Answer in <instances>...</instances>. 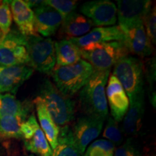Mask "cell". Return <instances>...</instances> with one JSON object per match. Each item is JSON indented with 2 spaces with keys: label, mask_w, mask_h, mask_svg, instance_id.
Wrapping results in <instances>:
<instances>
[{
  "label": "cell",
  "mask_w": 156,
  "mask_h": 156,
  "mask_svg": "<svg viewBox=\"0 0 156 156\" xmlns=\"http://www.w3.org/2000/svg\"><path fill=\"white\" fill-rule=\"evenodd\" d=\"M93 68L90 64L80 59L73 64L56 67L51 75L56 87L68 98L80 90L92 75Z\"/></svg>",
  "instance_id": "obj_3"
},
{
  "label": "cell",
  "mask_w": 156,
  "mask_h": 156,
  "mask_svg": "<svg viewBox=\"0 0 156 156\" xmlns=\"http://www.w3.org/2000/svg\"><path fill=\"white\" fill-rule=\"evenodd\" d=\"M34 73V69L27 65L0 66V93L15 94L17 90Z\"/></svg>",
  "instance_id": "obj_13"
},
{
  "label": "cell",
  "mask_w": 156,
  "mask_h": 156,
  "mask_svg": "<svg viewBox=\"0 0 156 156\" xmlns=\"http://www.w3.org/2000/svg\"><path fill=\"white\" fill-rule=\"evenodd\" d=\"M103 136L116 146H120L124 141L122 132L119 127L118 123L112 117H108L106 125L103 130Z\"/></svg>",
  "instance_id": "obj_26"
},
{
  "label": "cell",
  "mask_w": 156,
  "mask_h": 156,
  "mask_svg": "<svg viewBox=\"0 0 156 156\" xmlns=\"http://www.w3.org/2000/svg\"><path fill=\"white\" fill-rule=\"evenodd\" d=\"M56 67L73 64L81 59L80 49L68 39L54 43Z\"/></svg>",
  "instance_id": "obj_20"
},
{
  "label": "cell",
  "mask_w": 156,
  "mask_h": 156,
  "mask_svg": "<svg viewBox=\"0 0 156 156\" xmlns=\"http://www.w3.org/2000/svg\"><path fill=\"white\" fill-rule=\"evenodd\" d=\"M40 127L34 114L30 115L21 124L20 132L23 140H29L34 135L35 132Z\"/></svg>",
  "instance_id": "obj_31"
},
{
  "label": "cell",
  "mask_w": 156,
  "mask_h": 156,
  "mask_svg": "<svg viewBox=\"0 0 156 156\" xmlns=\"http://www.w3.org/2000/svg\"><path fill=\"white\" fill-rule=\"evenodd\" d=\"M12 17L9 1H3L0 4V30L7 34L10 30Z\"/></svg>",
  "instance_id": "obj_29"
},
{
  "label": "cell",
  "mask_w": 156,
  "mask_h": 156,
  "mask_svg": "<svg viewBox=\"0 0 156 156\" xmlns=\"http://www.w3.org/2000/svg\"><path fill=\"white\" fill-rule=\"evenodd\" d=\"M34 102L36 107L37 114H38L39 124H40L39 126L46 136L51 148L53 151L57 145L59 127L52 119L51 116L40 98L37 96Z\"/></svg>",
  "instance_id": "obj_18"
},
{
  "label": "cell",
  "mask_w": 156,
  "mask_h": 156,
  "mask_svg": "<svg viewBox=\"0 0 156 156\" xmlns=\"http://www.w3.org/2000/svg\"><path fill=\"white\" fill-rule=\"evenodd\" d=\"M114 156H142L141 151L134 141L129 137L124 144L120 145L114 152Z\"/></svg>",
  "instance_id": "obj_30"
},
{
  "label": "cell",
  "mask_w": 156,
  "mask_h": 156,
  "mask_svg": "<svg viewBox=\"0 0 156 156\" xmlns=\"http://www.w3.org/2000/svg\"><path fill=\"white\" fill-rule=\"evenodd\" d=\"M27 156H35V155H33V154H30V155H27Z\"/></svg>",
  "instance_id": "obj_35"
},
{
  "label": "cell",
  "mask_w": 156,
  "mask_h": 156,
  "mask_svg": "<svg viewBox=\"0 0 156 156\" xmlns=\"http://www.w3.org/2000/svg\"><path fill=\"white\" fill-rule=\"evenodd\" d=\"M38 96L41 99L58 126L68 125L74 119L75 103L70 98L62 94L50 80H44Z\"/></svg>",
  "instance_id": "obj_2"
},
{
  "label": "cell",
  "mask_w": 156,
  "mask_h": 156,
  "mask_svg": "<svg viewBox=\"0 0 156 156\" xmlns=\"http://www.w3.org/2000/svg\"><path fill=\"white\" fill-rule=\"evenodd\" d=\"M13 20L18 31L25 36H37L35 16L33 9L23 0L9 1Z\"/></svg>",
  "instance_id": "obj_16"
},
{
  "label": "cell",
  "mask_w": 156,
  "mask_h": 156,
  "mask_svg": "<svg viewBox=\"0 0 156 156\" xmlns=\"http://www.w3.org/2000/svg\"><path fill=\"white\" fill-rule=\"evenodd\" d=\"M93 26L90 20L73 12L67 15L62 21L60 34L69 39L80 38L88 34Z\"/></svg>",
  "instance_id": "obj_17"
},
{
  "label": "cell",
  "mask_w": 156,
  "mask_h": 156,
  "mask_svg": "<svg viewBox=\"0 0 156 156\" xmlns=\"http://www.w3.org/2000/svg\"><path fill=\"white\" fill-rule=\"evenodd\" d=\"M24 147L31 153L38 156H51L52 150L41 127L29 140H24Z\"/></svg>",
  "instance_id": "obj_24"
},
{
  "label": "cell",
  "mask_w": 156,
  "mask_h": 156,
  "mask_svg": "<svg viewBox=\"0 0 156 156\" xmlns=\"http://www.w3.org/2000/svg\"><path fill=\"white\" fill-rule=\"evenodd\" d=\"M115 147L108 140H97L87 147L83 156H114Z\"/></svg>",
  "instance_id": "obj_25"
},
{
  "label": "cell",
  "mask_w": 156,
  "mask_h": 156,
  "mask_svg": "<svg viewBox=\"0 0 156 156\" xmlns=\"http://www.w3.org/2000/svg\"><path fill=\"white\" fill-rule=\"evenodd\" d=\"M80 50L112 41H124V36L119 26L98 27L80 38L69 39Z\"/></svg>",
  "instance_id": "obj_11"
},
{
  "label": "cell",
  "mask_w": 156,
  "mask_h": 156,
  "mask_svg": "<svg viewBox=\"0 0 156 156\" xmlns=\"http://www.w3.org/2000/svg\"><path fill=\"white\" fill-rule=\"evenodd\" d=\"M104 119L84 115L76 121L72 128L73 135L80 153L83 155L90 143L100 135Z\"/></svg>",
  "instance_id": "obj_8"
},
{
  "label": "cell",
  "mask_w": 156,
  "mask_h": 156,
  "mask_svg": "<svg viewBox=\"0 0 156 156\" xmlns=\"http://www.w3.org/2000/svg\"><path fill=\"white\" fill-rule=\"evenodd\" d=\"M76 145L72 129L68 125L59 129L57 145L52 151L51 156H81Z\"/></svg>",
  "instance_id": "obj_22"
},
{
  "label": "cell",
  "mask_w": 156,
  "mask_h": 156,
  "mask_svg": "<svg viewBox=\"0 0 156 156\" xmlns=\"http://www.w3.org/2000/svg\"><path fill=\"white\" fill-rule=\"evenodd\" d=\"M132 103L144 93V74L142 62L132 56L120 58L114 65V74Z\"/></svg>",
  "instance_id": "obj_4"
},
{
  "label": "cell",
  "mask_w": 156,
  "mask_h": 156,
  "mask_svg": "<svg viewBox=\"0 0 156 156\" xmlns=\"http://www.w3.org/2000/svg\"><path fill=\"white\" fill-rule=\"evenodd\" d=\"M31 105L28 102H21L11 93H0V117L17 116L28 118Z\"/></svg>",
  "instance_id": "obj_21"
},
{
  "label": "cell",
  "mask_w": 156,
  "mask_h": 156,
  "mask_svg": "<svg viewBox=\"0 0 156 156\" xmlns=\"http://www.w3.org/2000/svg\"><path fill=\"white\" fill-rule=\"evenodd\" d=\"M119 25L143 23L144 17L152 7L149 0H119L117 1Z\"/></svg>",
  "instance_id": "obj_12"
},
{
  "label": "cell",
  "mask_w": 156,
  "mask_h": 156,
  "mask_svg": "<svg viewBox=\"0 0 156 156\" xmlns=\"http://www.w3.org/2000/svg\"><path fill=\"white\" fill-rule=\"evenodd\" d=\"M80 53L83 60L88 61L93 69L107 70L129 52L124 41H112L80 50Z\"/></svg>",
  "instance_id": "obj_5"
},
{
  "label": "cell",
  "mask_w": 156,
  "mask_h": 156,
  "mask_svg": "<svg viewBox=\"0 0 156 156\" xmlns=\"http://www.w3.org/2000/svg\"><path fill=\"white\" fill-rule=\"evenodd\" d=\"M25 2L27 3V5H28L31 9L36 8V7H40V6H41L45 4V1H37V0H35V1H34V0H33V1L29 0V1H25Z\"/></svg>",
  "instance_id": "obj_33"
},
{
  "label": "cell",
  "mask_w": 156,
  "mask_h": 156,
  "mask_svg": "<svg viewBox=\"0 0 156 156\" xmlns=\"http://www.w3.org/2000/svg\"><path fill=\"white\" fill-rule=\"evenodd\" d=\"M29 63L26 36L10 29L0 42V66H29Z\"/></svg>",
  "instance_id": "obj_7"
},
{
  "label": "cell",
  "mask_w": 156,
  "mask_h": 156,
  "mask_svg": "<svg viewBox=\"0 0 156 156\" xmlns=\"http://www.w3.org/2000/svg\"><path fill=\"white\" fill-rule=\"evenodd\" d=\"M156 12L155 7H151L143 20V25L147 36L152 44L156 43Z\"/></svg>",
  "instance_id": "obj_28"
},
{
  "label": "cell",
  "mask_w": 156,
  "mask_h": 156,
  "mask_svg": "<svg viewBox=\"0 0 156 156\" xmlns=\"http://www.w3.org/2000/svg\"><path fill=\"white\" fill-rule=\"evenodd\" d=\"M110 72L111 69H93L92 75L80 91V107L85 115L106 119L108 106L106 85Z\"/></svg>",
  "instance_id": "obj_1"
},
{
  "label": "cell",
  "mask_w": 156,
  "mask_h": 156,
  "mask_svg": "<svg viewBox=\"0 0 156 156\" xmlns=\"http://www.w3.org/2000/svg\"><path fill=\"white\" fill-rule=\"evenodd\" d=\"M29 67L41 73L51 74L56 64L54 41L50 38L26 36Z\"/></svg>",
  "instance_id": "obj_6"
},
{
  "label": "cell",
  "mask_w": 156,
  "mask_h": 156,
  "mask_svg": "<svg viewBox=\"0 0 156 156\" xmlns=\"http://www.w3.org/2000/svg\"><path fill=\"white\" fill-rule=\"evenodd\" d=\"M80 11L96 26L113 25L117 20L116 6L108 0L87 2L81 6Z\"/></svg>",
  "instance_id": "obj_9"
},
{
  "label": "cell",
  "mask_w": 156,
  "mask_h": 156,
  "mask_svg": "<svg viewBox=\"0 0 156 156\" xmlns=\"http://www.w3.org/2000/svg\"><path fill=\"white\" fill-rule=\"evenodd\" d=\"M124 36V42L129 52L136 55L147 56L153 53V47L146 34L143 23L127 25H119Z\"/></svg>",
  "instance_id": "obj_10"
},
{
  "label": "cell",
  "mask_w": 156,
  "mask_h": 156,
  "mask_svg": "<svg viewBox=\"0 0 156 156\" xmlns=\"http://www.w3.org/2000/svg\"><path fill=\"white\" fill-rule=\"evenodd\" d=\"M45 3L59 12L63 20L67 15L75 12L77 5V1L72 0H47L45 1Z\"/></svg>",
  "instance_id": "obj_27"
},
{
  "label": "cell",
  "mask_w": 156,
  "mask_h": 156,
  "mask_svg": "<svg viewBox=\"0 0 156 156\" xmlns=\"http://www.w3.org/2000/svg\"><path fill=\"white\" fill-rule=\"evenodd\" d=\"M26 119L17 116L0 117V137L3 139H22L20 126Z\"/></svg>",
  "instance_id": "obj_23"
},
{
  "label": "cell",
  "mask_w": 156,
  "mask_h": 156,
  "mask_svg": "<svg viewBox=\"0 0 156 156\" xmlns=\"http://www.w3.org/2000/svg\"><path fill=\"white\" fill-rule=\"evenodd\" d=\"M106 95L112 118L117 123L122 122L129 107V101L122 85L114 75L109 77Z\"/></svg>",
  "instance_id": "obj_14"
},
{
  "label": "cell",
  "mask_w": 156,
  "mask_h": 156,
  "mask_svg": "<svg viewBox=\"0 0 156 156\" xmlns=\"http://www.w3.org/2000/svg\"><path fill=\"white\" fill-rule=\"evenodd\" d=\"M147 68V79L150 85V90L151 91L150 94V99L152 104L155 107V90L153 88L154 83L155 82V58H151Z\"/></svg>",
  "instance_id": "obj_32"
},
{
  "label": "cell",
  "mask_w": 156,
  "mask_h": 156,
  "mask_svg": "<svg viewBox=\"0 0 156 156\" xmlns=\"http://www.w3.org/2000/svg\"><path fill=\"white\" fill-rule=\"evenodd\" d=\"M4 36H5V34H4V33L2 32V31L0 30V42H1V41L2 40Z\"/></svg>",
  "instance_id": "obj_34"
},
{
  "label": "cell",
  "mask_w": 156,
  "mask_h": 156,
  "mask_svg": "<svg viewBox=\"0 0 156 156\" xmlns=\"http://www.w3.org/2000/svg\"><path fill=\"white\" fill-rule=\"evenodd\" d=\"M145 93L138 96L132 103L126 112L123 123V130L128 136L136 135L142 126V121L145 112Z\"/></svg>",
  "instance_id": "obj_19"
},
{
  "label": "cell",
  "mask_w": 156,
  "mask_h": 156,
  "mask_svg": "<svg viewBox=\"0 0 156 156\" xmlns=\"http://www.w3.org/2000/svg\"><path fill=\"white\" fill-rule=\"evenodd\" d=\"M33 11L37 33L38 32L44 37L54 36L63 21L61 14L46 3L34 8Z\"/></svg>",
  "instance_id": "obj_15"
}]
</instances>
